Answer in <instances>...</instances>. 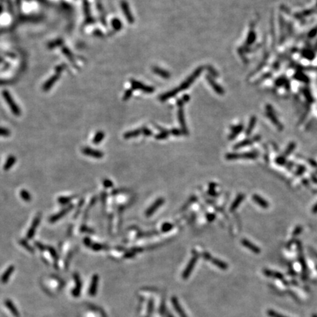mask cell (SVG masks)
<instances>
[{"label":"cell","instance_id":"obj_1","mask_svg":"<svg viewBox=\"0 0 317 317\" xmlns=\"http://www.w3.org/2000/svg\"><path fill=\"white\" fill-rule=\"evenodd\" d=\"M184 101L182 99H178L177 100V105L178 107V121L180 123V126L181 127V131L184 135L187 136L189 134L188 129H187V125H186V121L184 118Z\"/></svg>","mask_w":317,"mask_h":317},{"label":"cell","instance_id":"obj_2","mask_svg":"<svg viewBox=\"0 0 317 317\" xmlns=\"http://www.w3.org/2000/svg\"><path fill=\"white\" fill-rule=\"evenodd\" d=\"M203 68H204V67L203 66L198 67L184 81H183V82L181 84V85L178 87L180 91H183L188 89V88L190 87V85L195 81V79L201 74V73H202L203 70Z\"/></svg>","mask_w":317,"mask_h":317},{"label":"cell","instance_id":"obj_3","mask_svg":"<svg viewBox=\"0 0 317 317\" xmlns=\"http://www.w3.org/2000/svg\"><path fill=\"white\" fill-rule=\"evenodd\" d=\"M258 156V153L256 151H250L244 153H230L225 155V158L227 160H237L240 158H244V159H256Z\"/></svg>","mask_w":317,"mask_h":317},{"label":"cell","instance_id":"obj_4","mask_svg":"<svg viewBox=\"0 0 317 317\" xmlns=\"http://www.w3.org/2000/svg\"><path fill=\"white\" fill-rule=\"evenodd\" d=\"M2 96L4 97V100L7 102V104L10 108V110H12L13 113L15 115H21V110L19 109V107L16 105V104L15 103V101L13 99L12 96H10V93L7 90H4L2 92Z\"/></svg>","mask_w":317,"mask_h":317},{"label":"cell","instance_id":"obj_5","mask_svg":"<svg viewBox=\"0 0 317 317\" xmlns=\"http://www.w3.org/2000/svg\"><path fill=\"white\" fill-rule=\"evenodd\" d=\"M202 256L205 260L212 262V264H214V265L217 266V267H219L221 270H225L228 269V264L225 263V262L219 260V259L213 258L212 256H211V254H209L208 252H203Z\"/></svg>","mask_w":317,"mask_h":317},{"label":"cell","instance_id":"obj_6","mask_svg":"<svg viewBox=\"0 0 317 317\" xmlns=\"http://www.w3.org/2000/svg\"><path fill=\"white\" fill-rule=\"evenodd\" d=\"M131 85H132V88L133 90H139L146 93H153L155 91L154 87L145 85V84H142V82H140V81L134 79L131 80Z\"/></svg>","mask_w":317,"mask_h":317},{"label":"cell","instance_id":"obj_7","mask_svg":"<svg viewBox=\"0 0 317 317\" xmlns=\"http://www.w3.org/2000/svg\"><path fill=\"white\" fill-rule=\"evenodd\" d=\"M198 258V255L197 254V253L195 252V251H193V258H192L191 260L190 261L188 265H187V267H186L184 272L183 273V275H182V278H183L184 279H187V278L190 277V274H191L192 272H193V268L195 267V264H196Z\"/></svg>","mask_w":317,"mask_h":317},{"label":"cell","instance_id":"obj_8","mask_svg":"<svg viewBox=\"0 0 317 317\" xmlns=\"http://www.w3.org/2000/svg\"><path fill=\"white\" fill-rule=\"evenodd\" d=\"M266 109H267V113H266V115H267V116L268 117L269 119L271 120V121L273 123V124L275 125V126H276L278 128L279 130H283V126H282L281 123H280V121H278V118H277L276 115H275V111H274V110L273 109V107H271V105H267V107H266Z\"/></svg>","mask_w":317,"mask_h":317},{"label":"cell","instance_id":"obj_9","mask_svg":"<svg viewBox=\"0 0 317 317\" xmlns=\"http://www.w3.org/2000/svg\"><path fill=\"white\" fill-rule=\"evenodd\" d=\"M121 7L122 9L123 14L125 15V16L126 18V20L128 21L129 24H133L134 22V19L133 17V15L131 12L130 7H129V4L127 3V1H125V0H122L121 1Z\"/></svg>","mask_w":317,"mask_h":317},{"label":"cell","instance_id":"obj_10","mask_svg":"<svg viewBox=\"0 0 317 317\" xmlns=\"http://www.w3.org/2000/svg\"><path fill=\"white\" fill-rule=\"evenodd\" d=\"M261 140V136L260 135H256L255 136V137H253V138H249V139H246V140H244L243 141H241L240 142H238V143L236 144V145H234V147H233V148L236 150L238 149V148H243V147H245L247 146V145H252V144H253L254 142H258L259 140Z\"/></svg>","mask_w":317,"mask_h":317},{"label":"cell","instance_id":"obj_11","mask_svg":"<svg viewBox=\"0 0 317 317\" xmlns=\"http://www.w3.org/2000/svg\"><path fill=\"white\" fill-rule=\"evenodd\" d=\"M164 203V198H158V199L156 200V201H155V202L153 203L148 209H147L146 211H145V216H147V217H150V216L152 215V214H153L156 210H157L158 208H159Z\"/></svg>","mask_w":317,"mask_h":317},{"label":"cell","instance_id":"obj_12","mask_svg":"<svg viewBox=\"0 0 317 317\" xmlns=\"http://www.w3.org/2000/svg\"><path fill=\"white\" fill-rule=\"evenodd\" d=\"M256 39V34L255 30H254V24L253 25L251 24L250 30L249 33H248L247 38L245 43H244V46H243L242 47L243 48H250V46L251 45L254 44Z\"/></svg>","mask_w":317,"mask_h":317},{"label":"cell","instance_id":"obj_13","mask_svg":"<svg viewBox=\"0 0 317 317\" xmlns=\"http://www.w3.org/2000/svg\"><path fill=\"white\" fill-rule=\"evenodd\" d=\"M206 79H207L209 84L212 87L213 90H214L217 93H218L219 95L220 96L224 95V93H225L224 89L221 87L220 84H218L217 83L215 82V81L213 79L212 76H210V75H207V76H206Z\"/></svg>","mask_w":317,"mask_h":317},{"label":"cell","instance_id":"obj_14","mask_svg":"<svg viewBox=\"0 0 317 317\" xmlns=\"http://www.w3.org/2000/svg\"><path fill=\"white\" fill-rule=\"evenodd\" d=\"M40 221H41V215L38 214V216L35 217L34 220H33V225H32V226L30 227V230H29L28 232H27V237L28 239H30V238H32L33 236H34L35 231H36V228H37V227H38V225H39Z\"/></svg>","mask_w":317,"mask_h":317},{"label":"cell","instance_id":"obj_15","mask_svg":"<svg viewBox=\"0 0 317 317\" xmlns=\"http://www.w3.org/2000/svg\"><path fill=\"white\" fill-rule=\"evenodd\" d=\"M82 153L84 154L87 155V156H92V157H95L97 158H100L103 157L104 153L103 152L100 151V150H94L90 148H84L82 149Z\"/></svg>","mask_w":317,"mask_h":317},{"label":"cell","instance_id":"obj_16","mask_svg":"<svg viewBox=\"0 0 317 317\" xmlns=\"http://www.w3.org/2000/svg\"><path fill=\"white\" fill-rule=\"evenodd\" d=\"M178 92H180V90H179L178 87L174 88V89L168 91V92L165 93L161 94L158 99H159L160 101H161V102L166 101L168 100L169 99H171V98H173L174 96H176L178 93Z\"/></svg>","mask_w":317,"mask_h":317},{"label":"cell","instance_id":"obj_17","mask_svg":"<svg viewBox=\"0 0 317 317\" xmlns=\"http://www.w3.org/2000/svg\"><path fill=\"white\" fill-rule=\"evenodd\" d=\"M241 244L245 247L248 248L250 250L253 251L254 253L259 254L261 253V249L258 247H257L254 244H253L252 242H250L249 240L246 239V238H243V239L241 240Z\"/></svg>","mask_w":317,"mask_h":317},{"label":"cell","instance_id":"obj_18","mask_svg":"<svg viewBox=\"0 0 317 317\" xmlns=\"http://www.w3.org/2000/svg\"><path fill=\"white\" fill-rule=\"evenodd\" d=\"M244 129V126L242 124H238L237 126H231V133L229 135L228 139L229 140H233V139L236 138L237 137V135L239 133H241Z\"/></svg>","mask_w":317,"mask_h":317},{"label":"cell","instance_id":"obj_19","mask_svg":"<svg viewBox=\"0 0 317 317\" xmlns=\"http://www.w3.org/2000/svg\"><path fill=\"white\" fill-rule=\"evenodd\" d=\"M152 70H153V73L160 76L161 78H163V79H167L170 77V74L169 72L167 71L166 70L162 69V68H158L157 66H153V68H152Z\"/></svg>","mask_w":317,"mask_h":317},{"label":"cell","instance_id":"obj_20","mask_svg":"<svg viewBox=\"0 0 317 317\" xmlns=\"http://www.w3.org/2000/svg\"><path fill=\"white\" fill-rule=\"evenodd\" d=\"M253 200L258 205H259L261 207L263 208V209H268L269 206H270L269 203L267 202L265 199H264L263 198H261V197L259 196V195H256V194L253 195Z\"/></svg>","mask_w":317,"mask_h":317},{"label":"cell","instance_id":"obj_21","mask_svg":"<svg viewBox=\"0 0 317 317\" xmlns=\"http://www.w3.org/2000/svg\"><path fill=\"white\" fill-rule=\"evenodd\" d=\"M59 77H60V75H59L58 73H57V74L52 76V77H51L50 79L48 80V81L44 84V90L45 91L49 90L51 89V87H52V86L55 84V82L57 81V79H59Z\"/></svg>","mask_w":317,"mask_h":317},{"label":"cell","instance_id":"obj_22","mask_svg":"<svg viewBox=\"0 0 317 317\" xmlns=\"http://www.w3.org/2000/svg\"><path fill=\"white\" fill-rule=\"evenodd\" d=\"M244 199V194H238V195H237V197L236 198V199H235V201H233V203H232L231 206H230V211H233L236 210V209L238 208V206H239L240 203L242 202Z\"/></svg>","mask_w":317,"mask_h":317},{"label":"cell","instance_id":"obj_23","mask_svg":"<svg viewBox=\"0 0 317 317\" xmlns=\"http://www.w3.org/2000/svg\"><path fill=\"white\" fill-rule=\"evenodd\" d=\"M73 209V205H70V206H68V207H67L66 209H65L64 210H62L61 212L58 213V214H55V215H54L53 217H51L50 220H50V222H55V221L58 220L59 219H60L62 217V216L65 215V214H66L68 212V211H70V209Z\"/></svg>","mask_w":317,"mask_h":317},{"label":"cell","instance_id":"obj_24","mask_svg":"<svg viewBox=\"0 0 317 317\" xmlns=\"http://www.w3.org/2000/svg\"><path fill=\"white\" fill-rule=\"evenodd\" d=\"M172 302H173V306L174 308H175V309L176 310V311L178 312V313L179 315H180L181 317H187V316H186L185 313L184 312L183 309L181 308V307L180 306V305H179L178 302V299L176 298V297H173L172 299Z\"/></svg>","mask_w":317,"mask_h":317},{"label":"cell","instance_id":"obj_25","mask_svg":"<svg viewBox=\"0 0 317 317\" xmlns=\"http://www.w3.org/2000/svg\"><path fill=\"white\" fill-rule=\"evenodd\" d=\"M256 123V116H252V117H251L250 120L249 125H248L247 129V130H246V132H245L246 135H247V136L250 135L251 133H252V132H253V130L254 127H255Z\"/></svg>","mask_w":317,"mask_h":317},{"label":"cell","instance_id":"obj_26","mask_svg":"<svg viewBox=\"0 0 317 317\" xmlns=\"http://www.w3.org/2000/svg\"><path fill=\"white\" fill-rule=\"evenodd\" d=\"M141 133H142V129H136V130H133L131 131V132H126L123 137H124L125 139H130L133 138V137H138Z\"/></svg>","mask_w":317,"mask_h":317},{"label":"cell","instance_id":"obj_27","mask_svg":"<svg viewBox=\"0 0 317 317\" xmlns=\"http://www.w3.org/2000/svg\"><path fill=\"white\" fill-rule=\"evenodd\" d=\"M264 273L265 274L267 277H272V278H277V279H281V280L283 279V275H282L281 273H277V272H273V271H271V270H264Z\"/></svg>","mask_w":317,"mask_h":317},{"label":"cell","instance_id":"obj_28","mask_svg":"<svg viewBox=\"0 0 317 317\" xmlns=\"http://www.w3.org/2000/svg\"><path fill=\"white\" fill-rule=\"evenodd\" d=\"M16 157L14 156H10L7 158V161H6L5 164L4 165V170H8L10 168H11L13 166V164L16 162Z\"/></svg>","mask_w":317,"mask_h":317},{"label":"cell","instance_id":"obj_29","mask_svg":"<svg viewBox=\"0 0 317 317\" xmlns=\"http://www.w3.org/2000/svg\"><path fill=\"white\" fill-rule=\"evenodd\" d=\"M160 131H161V132L155 136V138H156V140H164V139H167V137H169V134H170V132L165 130V129H160Z\"/></svg>","mask_w":317,"mask_h":317},{"label":"cell","instance_id":"obj_30","mask_svg":"<svg viewBox=\"0 0 317 317\" xmlns=\"http://www.w3.org/2000/svg\"><path fill=\"white\" fill-rule=\"evenodd\" d=\"M112 26H113V29L116 31H119L122 28V23H121V21L118 19H114L112 21Z\"/></svg>","mask_w":317,"mask_h":317},{"label":"cell","instance_id":"obj_31","mask_svg":"<svg viewBox=\"0 0 317 317\" xmlns=\"http://www.w3.org/2000/svg\"><path fill=\"white\" fill-rule=\"evenodd\" d=\"M104 133L103 132H99L96 134L95 137H94L93 140V142L94 144L100 143L104 139Z\"/></svg>","mask_w":317,"mask_h":317},{"label":"cell","instance_id":"obj_32","mask_svg":"<svg viewBox=\"0 0 317 317\" xmlns=\"http://www.w3.org/2000/svg\"><path fill=\"white\" fill-rule=\"evenodd\" d=\"M295 147H296V143L295 142H291L290 144H289V145H288L287 148H286V150H285L284 152V157H286V156H289V155L291 154V152L293 151L294 149H295Z\"/></svg>","mask_w":317,"mask_h":317},{"label":"cell","instance_id":"obj_33","mask_svg":"<svg viewBox=\"0 0 317 317\" xmlns=\"http://www.w3.org/2000/svg\"><path fill=\"white\" fill-rule=\"evenodd\" d=\"M20 195L22 199H23L24 201H27V202L31 201V195H30V194L27 191H26V190H21L20 193Z\"/></svg>","mask_w":317,"mask_h":317},{"label":"cell","instance_id":"obj_34","mask_svg":"<svg viewBox=\"0 0 317 317\" xmlns=\"http://www.w3.org/2000/svg\"><path fill=\"white\" fill-rule=\"evenodd\" d=\"M206 70H208V72L210 73V76H212V77H218L219 76L218 72L214 69L212 66H211V65H207V66H206Z\"/></svg>","mask_w":317,"mask_h":317},{"label":"cell","instance_id":"obj_35","mask_svg":"<svg viewBox=\"0 0 317 317\" xmlns=\"http://www.w3.org/2000/svg\"><path fill=\"white\" fill-rule=\"evenodd\" d=\"M173 228V224L169 223V222H165V223H164L161 225V230L162 232H168L170 230H172Z\"/></svg>","mask_w":317,"mask_h":317},{"label":"cell","instance_id":"obj_36","mask_svg":"<svg viewBox=\"0 0 317 317\" xmlns=\"http://www.w3.org/2000/svg\"><path fill=\"white\" fill-rule=\"evenodd\" d=\"M238 54H239L240 57H241V60H243V62H244V63H247V58L246 57V53L244 52V50H243L242 47L238 48Z\"/></svg>","mask_w":317,"mask_h":317},{"label":"cell","instance_id":"obj_37","mask_svg":"<svg viewBox=\"0 0 317 317\" xmlns=\"http://www.w3.org/2000/svg\"><path fill=\"white\" fill-rule=\"evenodd\" d=\"M302 230H303V228H302L301 225H298V226L296 227L295 229L294 230V231L292 232V236L293 237H296V236H299V235L302 233Z\"/></svg>","mask_w":317,"mask_h":317},{"label":"cell","instance_id":"obj_38","mask_svg":"<svg viewBox=\"0 0 317 317\" xmlns=\"http://www.w3.org/2000/svg\"><path fill=\"white\" fill-rule=\"evenodd\" d=\"M267 314H268L270 317H286V316H283V315H281V314H280V313H277V312L274 311V310H268V311H267Z\"/></svg>","mask_w":317,"mask_h":317},{"label":"cell","instance_id":"obj_39","mask_svg":"<svg viewBox=\"0 0 317 317\" xmlns=\"http://www.w3.org/2000/svg\"><path fill=\"white\" fill-rule=\"evenodd\" d=\"M275 161L279 165H284L285 163H286V157H284L283 156H279V157H278L275 159Z\"/></svg>","mask_w":317,"mask_h":317},{"label":"cell","instance_id":"obj_40","mask_svg":"<svg viewBox=\"0 0 317 317\" xmlns=\"http://www.w3.org/2000/svg\"><path fill=\"white\" fill-rule=\"evenodd\" d=\"M142 133L146 137H150V136H152V134H153L151 131L146 127L142 128Z\"/></svg>","mask_w":317,"mask_h":317},{"label":"cell","instance_id":"obj_41","mask_svg":"<svg viewBox=\"0 0 317 317\" xmlns=\"http://www.w3.org/2000/svg\"><path fill=\"white\" fill-rule=\"evenodd\" d=\"M132 96V90H127L125 92V94H124V96H123V99L124 101H126L129 99H130Z\"/></svg>","mask_w":317,"mask_h":317},{"label":"cell","instance_id":"obj_42","mask_svg":"<svg viewBox=\"0 0 317 317\" xmlns=\"http://www.w3.org/2000/svg\"><path fill=\"white\" fill-rule=\"evenodd\" d=\"M214 187H215V184H210V185H209V195H212V196H217V193L215 192V190H214Z\"/></svg>","mask_w":317,"mask_h":317},{"label":"cell","instance_id":"obj_43","mask_svg":"<svg viewBox=\"0 0 317 317\" xmlns=\"http://www.w3.org/2000/svg\"><path fill=\"white\" fill-rule=\"evenodd\" d=\"M170 133L173 134V135L176 136V137H179V136H181L182 134H183V132H182L181 130L178 129H173L172 130L170 131Z\"/></svg>","mask_w":317,"mask_h":317},{"label":"cell","instance_id":"obj_44","mask_svg":"<svg viewBox=\"0 0 317 317\" xmlns=\"http://www.w3.org/2000/svg\"><path fill=\"white\" fill-rule=\"evenodd\" d=\"M71 199L72 198H65V197H62V198H60V199L58 200V201L61 203V204H66V203L70 202V201H71Z\"/></svg>","mask_w":317,"mask_h":317},{"label":"cell","instance_id":"obj_45","mask_svg":"<svg viewBox=\"0 0 317 317\" xmlns=\"http://www.w3.org/2000/svg\"><path fill=\"white\" fill-rule=\"evenodd\" d=\"M10 135V132L7 129L0 128V136H4V137H7Z\"/></svg>","mask_w":317,"mask_h":317},{"label":"cell","instance_id":"obj_46","mask_svg":"<svg viewBox=\"0 0 317 317\" xmlns=\"http://www.w3.org/2000/svg\"><path fill=\"white\" fill-rule=\"evenodd\" d=\"M104 186L106 187V188H110V187H112L113 186V182L111 181L108 180V179H106V180L104 181Z\"/></svg>","mask_w":317,"mask_h":317},{"label":"cell","instance_id":"obj_47","mask_svg":"<svg viewBox=\"0 0 317 317\" xmlns=\"http://www.w3.org/2000/svg\"><path fill=\"white\" fill-rule=\"evenodd\" d=\"M20 243H21V244L22 245H23L24 247H26L27 250H33V249H32V248L30 247V246H29V244H27V242L26 241H25V240H22V239H21V240Z\"/></svg>","mask_w":317,"mask_h":317},{"label":"cell","instance_id":"obj_48","mask_svg":"<svg viewBox=\"0 0 317 317\" xmlns=\"http://www.w3.org/2000/svg\"><path fill=\"white\" fill-rule=\"evenodd\" d=\"M92 248L93 250H101V249H103V248H104V246L101 245V244H93V245Z\"/></svg>","mask_w":317,"mask_h":317},{"label":"cell","instance_id":"obj_49","mask_svg":"<svg viewBox=\"0 0 317 317\" xmlns=\"http://www.w3.org/2000/svg\"><path fill=\"white\" fill-rule=\"evenodd\" d=\"M206 218L209 222H212V221L215 220V215L214 214H208L207 216H206Z\"/></svg>","mask_w":317,"mask_h":317},{"label":"cell","instance_id":"obj_50","mask_svg":"<svg viewBox=\"0 0 317 317\" xmlns=\"http://www.w3.org/2000/svg\"><path fill=\"white\" fill-rule=\"evenodd\" d=\"M305 168L304 167H299V168L298 170H297V175H301L302 173H303L304 172H305Z\"/></svg>","mask_w":317,"mask_h":317},{"label":"cell","instance_id":"obj_51","mask_svg":"<svg viewBox=\"0 0 317 317\" xmlns=\"http://www.w3.org/2000/svg\"><path fill=\"white\" fill-rule=\"evenodd\" d=\"M181 99H183L184 103H186V102H188L189 101H190V96H188V95H184V96H183V97H182Z\"/></svg>","mask_w":317,"mask_h":317},{"label":"cell","instance_id":"obj_52","mask_svg":"<svg viewBox=\"0 0 317 317\" xmlns=\"http://www.w3.org/2000/svg\"><path fill=\"white\" fill-rule=\"evenodd\" d=\"M84 244H85L86 245H87V246H88V245H90V244H91L90 239V238H84Z\"/></svg>","mask_w":317,"mask_h":317},{"label":"cell","instance_id":"obj_53","mask_svg":"<svg viewBox=\"0 0 317 317\" xmlns=\"http://www.w3.org/2000/svg\"><path fill=\"white\" fill-rule=\"evenodd\" d=\"M312 212H313V214H316L317 213V203L315 204V206H313V209H312Z\"/></svg>","mask_w":317,"mask_h":317},{"label":"cell","instance_id":"obj_54","mask_svg":"<svg viewBox=\"0 0 317 317\" xmlns=\"http://www.w3.org/2000/svg\"><path fill=\"white\" fill-rule=\"evenodd\" d=\"M309 161H310V163L312 164V165L313 166V167H317V164H316V162H315L314 161H313V160H310Z\"/></svg>","mask_w":317,"mask_h":317},{"label":"cell","instance_id":"obj_55","mask_svg":"<svg viewBox=\"0 0 317 317\" xmlns=\"http://www.w3.org/2000/svg\"><path fill=\"white\" fill-rule=\"evenodd\" d=\"M313 317H317V316H315V315H313Z\"/></svg>","mask_w":317,"mask_h":317},{"label":"cell","instance_id":"obj_56","mask_svg":"<svg viewBox=\"0 0 317 317\" xmlns=\"http://www.w3.org/2000/svg\"><path fill=\"white\" fill-rule=\"evenodd\" d=\"M169 317H173L172 316H169Z\"/></svg>","mask_w":317,"mask_h":317},{"label":"cell","instance_id":"obj_57","mask_svg":"<svg viewBox=\"0 0 317 317\" xmlns=\"http://www.w3.org/2000/svg\"><path fill=\"white\" fill-rule=\"evenodd\" d=\"M0 61H1V60H0Z\"/></svg>","mask_w":317,"mask_h":317}]
</instances>
